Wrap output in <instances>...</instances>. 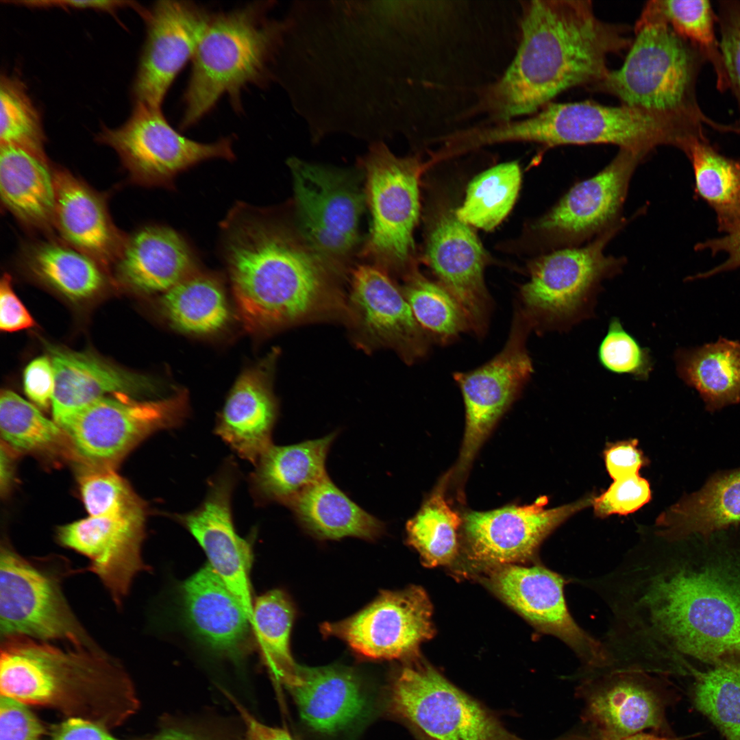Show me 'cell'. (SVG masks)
<instances>
[{
    "instance_id": "6da1fadb",
    "label": "cell",
    "mask_w": 740,
    "mask_h": 740,
    "mask_svg": "<svg viewBox=\"0 0 740 740\" xmlns=\"http://www.w3.org/2000/svg\"><path fill=\"white\" fill-rule=\"evenodd\" d=\"M224 258L236 306L251 330L345 312V273L317 253L294 221L243 211L224 227Z\"/></svg>"
},
{
    "instance_id": "7a4b0ae2",
    "label": "cell",
    "mask_w": 740,
    "mask_h": 740,
    "mask_svg": "<svg viewBox=\"0 0 740 740\" xmlns=\"http://www.w3.org/2000/svg\"><path fill=\"white\" fill-rule=\"evenodd\" d=\"M632 42L624 28L598 18L590 1H529L515 57L485 92L482 110L500 122L534 114L567 89L598 84L610 71L608 55Z\"/></svg>"
},
{
    "instance_id": "3957f363",
    "label": "cell",
    "mask_w": 740,
    "mask_h": 740,
    "mask_svg": "<svg viewBox=\"0 0 740 740\" xmlns=\"http://www.w3.org/2000/svg\"><path fill=\"white\" fill-rule=\"evenodd\" d=\"M1 695L53 708L108 728L138 705L125 668L103 650L78 648L24 635L1 638Z\"/></svg>"
},
{
    "instance_id": "277c9868",
    "label": "cell",
    "mask_w": 740,
    "mask_h": 740,
    "mask_svg": "<svg viewBox=\"0 0 740 740\" xmlns=\"http://www.w3.org/2000/svg\"><path fill=\"white\" fill-rule=\"evenodd\" d=\"M634 34L623 65L610 71L597 87L617 97L623 105L672 119L700 140L707 139L705 126L738 132L736 123H717L702 110L696 86L706 60L672 29L656 1L644 7Z\"/></svg>"
},
{
    "instance_id": "5b68a950",
    "label": "cell",
    "mask_w": 740,
    "mask_h": 740,
    "mask_svg": "<svg viewBox=\"0 0 740 740\" xmlns=\"http://www.w3.org/2000/svg\"><path fill=\"white\" fill-rule=\"evenodd\" d=\"M270 7L269 2L256 1L212 13L192 59L180 128L196 124L224 95L241 112L242 91L266 82L285 29L267 18Z\"/></svg>"
},
{
    "instance_id": "8992f818",
    "label": "cell",
    "mask_w": 740,
    "mask_h": 740,
    "mask_svg": "<svg viewBox=\"0 0 740 740\" xmlns=\"http://www.w3.org/2000/svg\"><path fill=\"white\" fill-rule=\"evenodd\" d=\"M486 145L511 141L561 145L613 144L646 155L659 145L684 151L693 140L680 124L663 114L626 105L606 106L591 101L549 103L521 121L486 127Z\"/></svg>"
},
{
    "instance_id": "52a82bcc",
    "label": "cell",
    "mask_w": 740,
    "mask_h": 740,
    "mask_svg": "<svg viewBox=\"0 0 740 740\" xmlns=\"http://www.w3.org/2000/svg\"><path fill=\"white\" fill-rule=\"evenodd\" d=\"M77 572L58 559H27L6 543L0 550V636L103 650L70 606L64 580Z\"/></svg>"
},
{
    "instance_id": "ba28073f",
    "label": "cell",
    "mask_w": 740,
    "mask_h": 740,
    "mask_svg": "<svg viewBox=\"0 0 740 740\" xmlns=\"http://www.w3.org/2000/svg\"><path fill=\"white\" fill-rule=\"evenodd\" d=\"M619 227H610L586 246L563 247L532 263L520 297L533 329L567 331L591 317L602 282L624 264L604 252Z\"/></svg>"
},
{
    "instance_id": "9c48e42d",
    "label": "cell",
    "mask_w": 740,
    "mask_h": 740,
    "mask_svg": "<svg viewBox=\"0 0 740 740\" xmlns=\"http://www.w3.org/2000/svg\"><path fill=\"white\" fill-rule=\"evenodd\" d=\"M294 223L322 258L348 274L359 245L367 199L364 173L291 159Z\"/></svg>"
},
{
    "instance_id": "30bf717a",
    "label": "cell",
    "mask_w": 740,
    "mask_h": 740,
    "mask_svg": "<svg viewBox=\"0 0 740 740\" xmlns=\"http://www.w3.org/2000/svg\"><path fill=\"white\" fill-rule=\"evenodd\" d=\"M361 169L371 226L359 254L388 273L406 277L414 271L421 164L414 158L397 157L384 143H377L362 160Z\"/></svg>"
},
{
    "instance_id": "8fae6325",
    "label": "cell",
    "mask_w": 740,
    "mask_h": 740,
    "mask_svg": "<svg viewBox=\"0 0 740 740\" xmlns=\"http://www.w3.org/2000/svg\"><path fill=\"white\" fill-rule=\"evenodd\" d=\"M186 402L181 393L148 401L125 394L106 396L56 423L82 464L114 467L151 434L180 425L187 412Z\"/></svg>"
},
{
    "instance_id": "7c38bea8",
    "label": "cell",
    "mask_w": 740,
    "mask_h": 740,
    "mask_svg": "<svg viewBox=\"0 0 740 740\" xmlns=\"http://www.w3.org/2000/svg\"><path fill=\"white\" fill-rule=\"evenodd\" d=\"M96 138L115 151L133 182L145 186H171L176 175L199 162L235 157L232 138L193 140L173 128L161 108L142 103H134L124 124L103 127Z\"/></svg>"
},
{
    "instance_id": "4fadbf2b",
    "label": "cell",
    "mask_w": 740,
    "mask_h": 740,
    "mask_svg": "<svg viewBox=\"0 0 740 740\" xmlns=\"http://www.w3.org/2000/svg\"><path fill=\"white\" fill-rule=\"evenodd\" d=\"M576 694L584 702L585 735L567 740H624L652 729L674 735L666 719L670 693L654 674L637 670H606L577 675Z\"/></svg>"
},
{
    "instance_id": "5bb4252c",
    "label": "cell",
    "mask_w": 740,
    "mask_h": 740,
    "mask_svg": "<svg viewBox=\"0 0 740 740\" xmlns=\"http://www.w3.org/2000/svg\"><path fill=\"white\" fill-rule=\"evenodd\" d=\"M532 329L521 308H517L503 349L482 366L454 373L465 407V430L454 471L460 484L480 447L533 373L526 347Z\"/></svg>"
},
{
    "instance_id": "9a60e30c",
    "label": "cell",
    "mask_w": 740,
    "mask_h": 740,
    "mask_svg": "<svg viewBox=\"0 0 740 740\" xmlns=\"http://www.w3.org/2000/svg\"><path fill=\"white\" fill-rule=\"evenodd\" d=\"M390 706L436 740H504L488 713L427 665L400 670L391 687Z\"/></svg>"
},
{
    "instance_id": "2e32d148",
    "label": "cell",
    "mask_w": 740,
    "mask_h": 740,
    "mask_svg": "<svg viewBox=\"0 0 740 740\" xmlns=\"http://www.w3.org/2000/svg\"><path fill=\"white\" fill-rule=\"evenodd\" d=\"M490 583L500 597L533 626L568 646L582 663L581 673L606 667L603 643L582 629L569 613L565 580L559 574L540 565H502L491 574Z\"/></svg>"
},
{
    "instance_id": "e0dca14e",
    "label": "cell",
    "mask_w": 740,
    "mask_h": 740,
    "mask_svg": "<svg viewBox=\"0 0 740 740\" xmlns=\"http://www.w3.org/2000/svg\"><path fill=\"white\" fill-rule=\"evenodd\" d=\"M321 630L367 658H406L433 634L432 606L418 587L384 591L356 615L324 624Z\"/></svg>"
},
{
    "instance_id": "ac0fdd59",
    "label": "cell",
    "mask_w": 740,
    "mask_h": 740,
    "mask_svg": "<svg viewBox=\"0 0 740 740\" xmlns=\"http://www.w3.org/2000/svg\"><path fill=\"white\" fill-rule=\"evenodd\" d=\"M138 13L147 34L132 95L135 103L161 108L175 77L193 59L212 12L191 1H159Z\"/></svg>"
},
{
    "instance_id": "d6986e66",
    "label": "cell",
    "mask_w": 740,
    "mask_h": 740,
    "mask_svg": "<svg viewBox=\"0 0 740 740\" xmlns=\"http://www.w3.org/2000/svg\"><path fill=\"white\" fill-rule=\"evenodd\" d=\"M345 314L357 342L366 349L392 348L410 364L428 352L430 338L402 291L376 266L360 264L352 271Z\"/></svg>"
},
{
    "instance_id": "ffe728a7",
    "label": "cell",
    "mask_w": 740,
    "mask_h": 740,
    "mask_svg": "<svg viewBox=\"0 0 740 740\" xmlns=\"http://www.w3.org/2000/svg\"><path fill=\"white\" fill-rule=\"evenodd\" d=\"M236 482V465L228 460L210 480L207 494L197 508L171 517L196 539L210 567L251 619L252 548L247 540L238 535L234 525L232 499Z\"/></svg>"
},
{
    "instance_id": "44dd1931",
    "label": "cell",
    "mask_w": 740,
    "mask_h": 740,
    "mask_svg": "<svg viewBox=\"0 0 740 740\" xmlns=\"http://www.w3.org/2000/svg\"><path fill=\"white\" fill-rule=\"evenodd\" d=\"M593 498L589 496L547 508L548 499L541 496L529 505L470 512L465 516L464 528L471 556L482 563L500 565L531 559L552 531L592 505Z\"/></svg>"
},
{
    "instance_id": "7402d4cb",
    "label": "cell",
    "mask_w": 740,
    "mask_h": 740,
    "mask_svg": "<svg viewBox=\"0 0 740 740\" xmlns=\"http://www.w3.org/2000/svg\"><path fill=\"white\" fill-rule=\"evenodd\" d=\"M146 509L116 516H89L60 527L62 546L89 560L86 570L95 574L121 608L138 574L149 571L141 556Z\"/></svg>"
},
{
    "instance_id": "603a6c76",
    "label": "cell",
    "mask_w": 740,
    "mask_h": 740,
    "mask_svg": "<svg viewBox=\"0 0 740 740\" xmlns=\"http://www.w3.org/2000/svg\"><path fill=\"white\" fill-rule=\"evenodd\" d=\"M644 156L620 149L602 171L573 186L536 228L567 247L615 225L631 176Z\"/></svg>"
},
{
    "instance_id": "cb8c5ba5",
    "label": "cell",
    "mask_w": 740,
    "mask_h": 740,
    "mask_svg": "<svg viewBox=\"0 0 740 740\" xmlns=\"http://www.w3.org/2000/svg\"><path fill=\"white\" fill-rule=\"evenodd\" d=\"M426 255L441 284L465 312L470 330L483 336L493 302L484 281L486 254L471 227L455 212L445 213L429 234Z\"/></svg>"
},
{
    "instance_id": "d4e9b609",
    "label": "cell",
    "mask_w": 740,
    "mask_h": 740,
    "mask_svg": "<svg viewBox=\"0 0 740 740\" xmlns=\"http://www.w3.org/2000/svg\"><path fill=\"white\" fill-rule=\"evenodd\" d=\"M53 172L54 230L62 241L102 266L114 264L127 236L113 223L104 196L65 169L53 167Z\"/></svg>"
},
{
    "instance_id": "484cf974",
    "label": "cell",
    "mask_w": 740,
    "mask_h": 740,
    "mask_svg": "<svg viewBox=\"0 0 740 740\" xmlns=\"http://www.w3.org/2000/svg\"><path fill=\"white\" fill-rule=\"evenodd\" d=\"M181 595L185 618L204 645L231 659L245 654L251 619L209 564L183 583Z\"/></svg>"
},
{
    "instance_id": "4316f807",
    "label": "cell",
    "mask_w": 740,
    "mask_h": 740,
    "mask_svg": "<svg viewBox=\"0 0 740 740\" xmlns=\"http://www.w3.org/2000/svg\"><path fill=\"white\" fill-rule=\"evenodd\" d=\"M114 265L120 283L146 294L162 295L197 271L184 238L162 225H147L127 236Z\"/></svg>"
},
{
    "instance_id": "83f0119b",
    "label": "cell",
    "mask_w": 740,
    "mask_h": 740,
    "mask_svg": "<svg viewBox=\"0 0 740 740\" xmlns=\"http://www.w3.org/2000/svg\"><path fill=\"white\" fill-rule=\"evenodd\" d=\"M54 372L53 421L109 394L135 395L149 389L148 380L89 353L47 344Z\"/></svg>"
},
{
    "instance_id": "f1b7e54d",
    "label": "cell",
    "mask_w": 740,
    "mask_h": 740,
    "mask_svg": "<svg viewBox=\"0 0 740 740\" xmlns=\"http://www.w3.org/2000/svg\"><path fill=\"white\" fill-rule=\"evenodd\" d=\"M278 408L263 367L238 378L219 413L214 432L236 455L256 463L272 445Z\"/></svg>"
},
{
    "instance_id": "f546056e",
    "label": "cell",
    "mask_w": 740,
    "mask_h": 740,
    "mask_svg": "<svg viewBox=\"0 0 740 740\" xmlns=\"http://www.w3.org/2000/svg\"><path fill=\"white\" fill-rule=\"evenodd\" d=\"M298 675L299 682L290 690L302 719L313 730L334 733L350 726L366 713L367 693L350 669L299 666Z\"/></svg>"
},
{
    "instance_id": "4dcf8cb0",
    "label": "cell",
    "mask_w": 740,
    "mask_h": 740,
    "mask_svg": "<svg viewBox=\"0 0 740 740\" xmlns=\"http://www.w3.org/2000/svg\"><path fill=\"white\" fill-rule=\"evenodd\" d=\"M336 433L289 445L273 444L262 454L249 476L257 505L288 506L299 494L327 476L325 461Z\"/></svg>"
},
{
    "instance_id": "1f68e13d",
    "label": "cell",
    "mask_w": 740,
    "mask_h": 740,
    "mask_svg": "<svg viewBox=\"0 0 740 740\" xmlns=\"http://www.w3.org/2000/svg\"><path fill=\"white\" fill-rule=\"evenodd\" d=\"M0 193L2 204L22 225L43 232L54 230L56 192L48 158L1 145Z\"/></svg>"
},
{
    "instance_id": "d6a6232c",
    "label": "cell",
    "mask_w": 740,
    "mask_h": 740,
    "mask_svg": "<svg viewBox=\"0 0 740 740\" xmlns=\"http://www.w3.org/2000/svg\"><path fill=\"white\" fill-rule=\"evenodd\" d=\"M656 524L657 536L669 541L693 534L708 538L740 524V467L714 473L700 489L663 511Z\"/></svg>"
},
{
    "instance_id": "836d02e7",
    "label": "cell",
    "mask_w": 740,
    "mask_h": 740,
    "mask_svg": "<svg viewBox=\"0 0 740 740\" xmlns=\"http://www.w3.org/2000/svg\"><path fill=\"white\" fill-rule=\"evenodd\" d=\"M308 532L322 539L354 536L373 540L384 525L367 513L327 476L299 494L288 506Z\"/></svg>"
},
{
    "instance_id": "e575fe53",
    "label": "cell",
    "mask_w": 740,
    "mask_h": 740,
    "mask_svg": "<svg viewBox=\"0 0 740 740\" xmlns=\"http://www.w3.org/2000/svg\"><path fill=\"white\" fill-rule=\"evenodd\" d=\"M17 258L32 276L71 300L91 297L106 284L103 266L60 239L28 241Z\"/></svg>"
},
{
    "instance_id": "d590c367",
    "label": "cell",
    "mask_w": 740,
    "mask_h": 740,
    "mask_svg": "<svg viewBox=\"0 0 740 740\" xmlns=\"http://www.w3.org/2000/svg\"><path fill=\"white\" fill-rule=\"evenodd\" d=\"M679 377L695 388L706 409L715 412L740 402V343L726 338L695 349H680Z\"/></svg>"
},
{
    "instance_id": "8d00e7d4",
    "label": "cell",
    "mask_w": 740,
    "mask_h": 740,
    "mask_svg": "<svg viewBox=\"0 0 740 740\" xmlns=\"http://www.w3.org/2000/svg\"><path fill=\"white\" fill-rule=\"evenodd\" d=\"M160 306L170 323L192 334L216 332L227 323L230 310L221 280L198 270L162 295Z\"/></svg>"
},
{
    "instance_id": "74e56055",
    "label": "cell",
    "mask_w": 740,
    "mask_h": 740,
    "mask_svg": "<svg viewBox=\"0 0 740 740\" xmlns=\"http://www.w3.org/2000/svg\"><path fill=\"white\" fill-rule=\"evenodd\" d=\"M685 154L696 197L715 211L719 232H735L740 227V159L723 155L708 140L694 143Z\"/></svg>"
},
{
    "instance_id": "f35d334b",
    "label": "cell",
    "mask_w": 740,
    "mask_h": 740,
    "mask_svg": "<svg viewBox=\"0 0 740 740\" xmlns=\"http://www.w3.org/2000/svg\"><path fill=\"white\" fill-rule=\"evenodd\" d=\"M295 609L280 590L258 597L253 604L251 624L264 665L274 678L289 689L299 682V665L290 650V637Z\"/></svg>"
},
{
    "instance_id": "ab89813d",
    "label": "cell",
    "mask_w": 740,
    "mask_h": 740,
    "mask_svg": "<svg viewBox=\"0 0 740 740\" xmlns=\"http://www.w3.org/2000/svg\"><path fill=\"white\" fill-rule=\"evenodd\" d=\"M447 473L417 514L406 523L408 543L420 554L428 566L448 564L458 552L459 515L445 497Z\"/></svg>"
},
{
    "instance_id": "60d3db41",
    "label": "cell",
    "mask_w": 740,
    "mask_h": 740,
    "mask_svg": "<svg viewBox=\"0 0 740 740\" xmlns=\"http://www.w3.org/2000/svg\"><path fill=\"white\" fill-rule=\"evenodd\" d=\"M521 173L516 162L497 164L469 184L456 217L471 227L490 231L508 215L520 189Z\"/></svg>"
},
{
    "instance_id": "b9f144b4",
    "label": "cell",
    "mask_w": 740,
    "mask_h": 740,
    "mask_svg": "<svg viewBox=\"0 0 740 740\" xmlns=\"http://www.w3.org/2000/svg\"><path fill=\"white\" fill-rule=\"evenodd\" d=\"M0 431L5 445L12 451L40 453L66 447L71 453L62 428L34 405L8 389L1 391Z\"/></svg>"
},
{
    "instance_id": "7bdbcfd3",
    "label": "cell",
    "mask_w": 740,
    "mask_h": 740,
    "mask_svg": "<svg viewBox=\"0 0 740 740\" xmlns=\"http://www.w3.org/2000/svg\"><path fill=\"white\" fill-rule=\"evenodd\" d=\"M406 278L402 293L412 313L430 340L449 343L470 330L467 317L457 300L441 284L413 271Z\"/></svg>"
},
{
    "instance_id": "ee69618b",
    "label": "cell",
    "mask_w": 740,
    "mask_h": 740,
    "mask_svg": "<svg viewBox=\"0 0 740 740\" xmlns=\"http://www.w3.org/2000/svg\"><path fill=\"white\" fill-rule=\"evenodd\" d=\"M691 699L725 740H740L739 663H722L695 674Z\"/></svg>"
},
{
    "instance_id": "f6af8a7d",
    "label": "cell",
    "mask_w": 740,
    "mask_h": 740,
    "mask_svg": "<svg viewBox=\"0 0 740 740\" xmlns=\"http://www.w3.org/2000/svg\"><path fill=\"white\" fill-rule=\"evenodd\" d=\"M656 5L672 29L695 47L705 57L716 75L717 90L728 89L727 76L715 33L717 14L706 0H657Z\"/></svg>"
},
{
    "instance_id": "bcb514c9",
    "label": "cell",
    "mask_w": 740,
    "mask_h": 740,
    "mask_svg": "<svg viewBox=\"0 0 740 740\" xmlns=\"http://www.w3.org/2000/svg\"><path fill=\"white\" fill-rule=\"evenodd\" d=\"M46 137L38 109L24 83L1 75L0 80V145L18 147L47 158Z\"/></svg>"
},
{
    "instance_id": "7dc6e473",
    "label": "cell",
    "mask_w": 740,
    "mask_h": 740,
    "mask_svg": "<svg viewBox=\"0 0 740 740\" xmlns=\"http://www.w3.org/2000/svg\"><path fill=\"white\" fill-rule=\"evenodd\" d=\"M78 482L89 516L123 515L146 509L114 467L82 464Z\"/></svg>"
},
{
    "instance_id": "c3c4849f",
    "label": "cell",
    "mask_w": 740,
    "mask_h": 740,
    "mask_svg": "<svg viewBox=\"0 0 740 740\" xmlns=\"http://www.w3.org/2000/svg\"><path fill=\"white\" fill-rule=\"evenodd\" d=\"M597 358L608 371L629 375L640 381L647 380L654 367L650 351L642 347L617 317L609 321L597 349Z\"/></svg>"
},
{
    "instance_id": "681fc988",
    "label": "cell",
    "mask_w": 740,
    "mask_h": 740,
    "mask_svg": "<svg viewBox=\"0 0 740 740\" xmlns=\"http://www.w3.org/2000/svg\"><path fill=\"white\" fill-rule=\"evenodd\" d=\"M716 14L728 89L733 93L740 111V1H719ZM738 122L740 124V119Z\"/></svg>"
},
{
    "instance_id": "f907efd6",
    "label": "cell",
    "mask_w": 740,
    "mask_h": 740,
    "mask_svg": "<svg viewBox=\"0 0 740 740\" xmlns=\"http://www.w3.org/2000/svg\"><path fill=\"white\" fill-rule=\"evenodd\" d=\"M651 499L650 486L639 473L613 480L610 486L597 497L592 506L596 516L602 518L632 513Z\"/></svg>"
},
{
    "instance_id": "816d5d0a",
    "label": "cell",
    "mask_w": 740,
    "mask_h": 740,
    "mask_svg": "<svg viewBox=\"0 0 740 740\" xmlns=\"http://www.w3.org/2000/svg\"><path fill=\"white\" fill-rule=\"evenodd\" d=\"M45 729L28 706L1 695L0 740H42Z\"/></svg>"
},
{
    "instance_id": "f5cc1de1",
    "label": "cell",
    "mask_w": 740,
    "mask_h": 740,
    "mask_svg": "<svg viewBox=\"0 0 740 740\" xmlns=\"http://www.w3.org/2000/svg\"><path fill=\"white\" fill-rule=\"evenodd\" d=\"M23 388L28 398L41 408L51 406L55 388L54 372L47 356L32 360L23 371Z\"/></svg>"
},
{
    "instance_id": "db71d44e",
    "label": "cell",
    "mask_w": 740,
    "mask_h": 740,
    "mask_svg": "<svg viewBox=\"0 0 740 740\" xmlns=\"http://www.w3.org/2000/svg\"><path fill=\"white\" fill-rule=\"evenodd\" d=\"M636 439L609 443L604 451V458L609 476L617 480L639 473L640 469L648 462L637 447Z\"/></svg>"
},
{
    "instance_id": "11a10c76",
    "label": "cell",
    "mask_w": 740,
    "mask_h": 740,
    "mask_svg": "<svg viewBox=\"0 0 740 740\" xmlns=\"http://www.w3.org/2000/svg\"><path fill=\"white\" fill-rule=\"evenodd\" d=\"M36 322L15 293L11 276L4 273L0 282V329L14 332L34 327Z\"/></svg>"
},
{
    "instance_id": "9f6ffc18",
    "label": "cell",
    "mask_w": 740,
    "mask_h": 740,
    "mask_svg": "<svg viewBox=\"0 0 740 740\" xmlns=\"http://www.w3.org/2000/svg\"><path fill=\"white\" fill-rule=\"evenodd\" d=\"M95 722L76 717H67L51 728L49 740H124Z\"/></svg>"
},
{
    "instance_id": "6f0895ef",
    "label": "cell",
    "mask_w": 740,
    "mask_h": 740,
    "mask_svg": "<svg viewBox=\"0 0 740 740\" xmlns=\"http://www.w3.org/2000/svg\"><path fill=\"white\" fill-rule=\"evenodd\" d=\"M695 249L696 251L708 249L713 256L723 251L728 254V258L713 269L691 277L690 280L704 279L717 273L736 269L740 267V227L723 237L698 243L695 246Z\"/></svg>"
},
{
    "instance_id": "680465c9",
    "label": "cell",
    "mask_w": 740,
    "mask_h": 740,
    "mask_svg": "<svg viewBox=\"0 0 740 740\" xmlns=\"http://www.w3.org/2000/svg\"><path fill=\"white\" fill-rule=\"evenodd\" d=\"M151 740H231L226 735L202 724L172 722L164 723Z\"/></svg>"
},
{
    "instance_id": "91938a15",
    "label": "cell",
    "mask_w": 740,
    "mask_h": 740,
    "mask_svg": "<svg viewBox=\"0 0 740 740\" xmlns=\"http://www.w3.org/2000/svg\"><path fill=\"white\" fill-rule=\"evenodd\" d=\"M226 695L243 721L245 728L243 740H295L286 730L261 723L233 696L227 693Z\"/></svg>"
},
{
    "instance_id": "94428289",
    "label": "cell",
    "mask_w": 740,
    "mask_h": 740,
    "mask_svg": "<svg viewBox=\"0 0 740 740\" xmlns=\"http://www.w3.org/2000/svg\"><path fill=\"white\" fill-rule=\"evenodd\" d=\"M15 3L32 8L58 7L67 9H92L96 10L114 12L126 7L134 8L136 10L140 7L136 3L128 1H21Z\"/></svg>"
},
{
    "instance_id": "6125c7cd",
    "label": "cell",
    "mask_w": 740,
    "mask_h": 740,
    "mask_svg": "<svg viewBox=\"0 0 740 740\" xmlns=\"http://www.w3.org/2000/svg\"><path fill=\"white\" fill-rule=\"evenodd\" d=\"M13 461L11 449L6 445L1 447V473L0 482L1 491H6L9 488L12 478Z\"/></svg>"
},
{
    "instance_id": "be15d7a7",
    "label": "cell",
    "mask_w": 740,
    "mask_h": 740,
    "mask_svg": "<svg viewBox=\"0 0 740 740\" xmlns=\"http://www.w3.org/2000/svg\"><path fill=\"white\" fill-rule=\"evenodd\" d=\"M686 737H676L674 735H661L658 734H648L640 732L629 737L624 740H684Z\"/></svg>"
},
{
    "instance_id": "e7e4bbea",
    "label": "cell",
    "mask_w": 740,
    "mask_h": 740,
    "mask_svg": "<svg viewBox=\"0 0 740 740\" xmlns=\"http://www.w3.org/2000/svg\"><path fill=\"white\" fill-rule=\"evenodd\" d=\"M560 740H566V739H565L564 738H563V739H561Z\"/></svg>"
}]
</instances>
